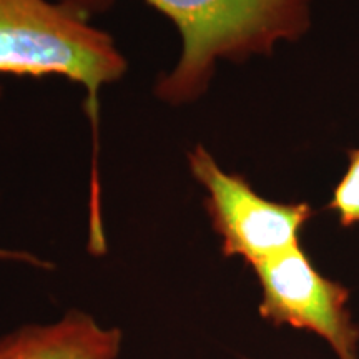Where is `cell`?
<instances>
[{
  "label": "cell",
  "mask_w": 359,
  "mask_h": 359,
  "mask_svg": "<svg viewBox=\"0 0 359 359\" xmlns=\"http://www.w3.org/2000/svg\"><path fill=\"white\" fill-rule=\"evenodd\" d=\"M92 15L115 0H58ZM177 27L182 50L173 69L160 75L155 95L180 107L203 95L217 62L269 53L296 40L309 25L311 0H143Z\"/></svg>",
  "instance_id": "1"
},
{
  "label": "cell",
  "mask_w": 359,
  "mask_h": 359,
  "mask_svg": "<svg viewBox=\"0 0 359 359\" xmlns=\"http://www.w3.org/2000/svg\"><path fill=\"white\" fill-rule=\"evenodd\" d=\"M127 58L90 15L58 0H0V75L62 77L85 92L97 142L103 87L123 77Z\"/></svg>",
  "instance_id": "2"
},
{
  "label": "cell",
  "mask_w": 359,
  "mask_h": 359,
  "mask_svg": "<svg viewBox=\"0 0 359 359\" xmlns=\"http://www.w3.org/2000/svg\"><path fill=\"white\" fill-rule=\"evenodd\" d=\"M188 168L203 187L206 213L224 257H240L253 268L299 245L311 206L266 200L243 177L224 172L203 145L188 154Z\"/></svg>",
  "instance_id": "3"
},
{
  "label": "cell",
  "mask_w": 359,
  "mask_h": 359,
  "mask_svg": "<svg viewBox=\"0 0 359 359\" xmlns=\"http://www.w3.org/2000/svg\"><path fill=\"white\" fill-rule=\"evenodd\" d=\"M262 286L259 314L321 336L338 359H359V327L348 309L349 291L313 266L294 246L253 266Z\"/></svg>",
  "instance_id": "4"
},
{
  "label": "cell",
  "mask_w": 359,
  "mask_h": 359,
  "mask_svg": "<svg viewBox=\"0 0 359 359\" xmlns=\"http://www.w3.org/2000/svg\"><path fill=\"white\" fill-rule=\"evenodd\" d=\"M122 333L82 311L50 325L24 326L0 338V359H116Z\"/></svg>",
  "instance_id": "5"
},
{
  "label": "cell",
  "mask_w": 359,
  "mask_h": 359,
  "mask_svg": "<svg viewBox=\"0 0 359 359\" xmlns=\"http://www.w3.org/2000/svg\"><path fill=\"white\" fill-rule=\"evenodd\" d=\"M331 208L344 226L359 223V148L349 151V167L336 188Z\"/></svg>",
  "instance_id": "6"
},
{
  "label": "cell",
  "mask_w": 359,
  "mask_h": 359,
  "mask_svg": "<svg viewBox=\"0 0 359 359\" xmlns=\"http://www.w3.org/2000/svg\"><path fill=\"white\" fill-rule=\"evenodd\" d=\"M0 259H13V262H22V263H29L34 264V266H42V268H48L50 264L43 259H39L34 255L25 253V251H15V250H6L0 248Z\"/></svg>",
  "instance_id": "7"
}]
</instances>
